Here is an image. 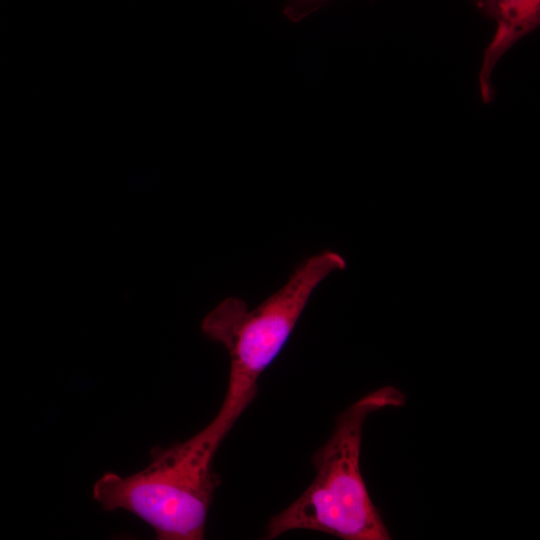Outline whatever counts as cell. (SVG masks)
<instances>
[{
	"label": "cell",
	"mask_w": 540,
	"mask_h": 540,
	"mask_svg": "<svg viewBox=\"0 0 540 540\" xmlns=\"http://www.w3.org/2000/svg\"><path fill=\"white\" fill-rule=\"evenodd\" d=\"M234 421L218 415L188 440L154 447L151 463L121 477L101 476L93 498L106 511L127 510L149 524L159 540L204 538L214 492L220 483L213 471L214 455Z\"/></svg>",
	"instance_id": "6da1fadb"
},
{
	"label": "cell",
	"mask_w": 540,
	"mask_h": 540,
	"mask_svg": "<svg viewBox=\"0 0 540 540\" xmlns=\"http://www.w3.org/2000/svg\"><path fill=\"white\" fill-rule=\"evenodd\" d=\"M405 400L399 389L383 386L340 413L331 437L312 457L316 469L313 482L289 507L270 519L266 538L304 529L344 540L390 539L361 473L362 431L370 414L401 407Z\"/></svg>",
	"instance_id": "7a4b0ae2"
},
{
	"label": "cell",
	"mask_w": 540,
	"mask_h": 540,
	"mask_svg": "<svg viewBox=\"0 0 540 540\" xmlns=\"http://www.w3.org/2000/svg\"><path fill=\"white\" fill-rule=\"evenodd\" d=\"M345 267L341 255L325 250L301 262L287 282L254 309L241 298L228 297L205 316L203 335L220 343L230 362L218 416L237 421L255 398L259 377L289 340L315 288Z\"/></svg>",
	"instance_id": "3957f363"
},
{
	"label": "cell",
	"mask_w": 540,
	"mask_h": 540,
	"mask_svg": "<svg viewBox=\"0 0 540 540\" xmlns=\"http://www.w3.org/2000/svg\"><path fill=\"white\" fill-rule=\"evenodd\" d=\"M480 7L495 20V34L484 51L479 72L482 100H492L491 72L500 57L520 38L538 27L540 0H482Z\"/></svg>",
	"instance_id": "277c9868"
},
{
	"label": "cell",
	"mask_w": 540,
	"mask_h": 540,
	"mask_svg": "<svg viewBox=\"0 0 540 540\" xmlns=\"http://www.w3.org/2000/svg\"><path fill=\"white\" fill-rule=\"evenodd\" d=\"M324 0H288L284 13L291 21H299L317 8Z\"/></svg>",
	"instance_id": "5b68a950"
},
{
	"label": "cell",
	"mask_w": 540,
	"mask_h": 540,
	"mask_svg": "<svg viewBox=\"0 0 540 540\" xmlns=\"http://www.w3.org/2000/svg\"><path fill=\"white\" fill-rule=\"evenodd\" d=\"M479 6L481 5L482 0H474Z\"/></svg>",
	"instance_id": "8992f818"
}]
</instances>
